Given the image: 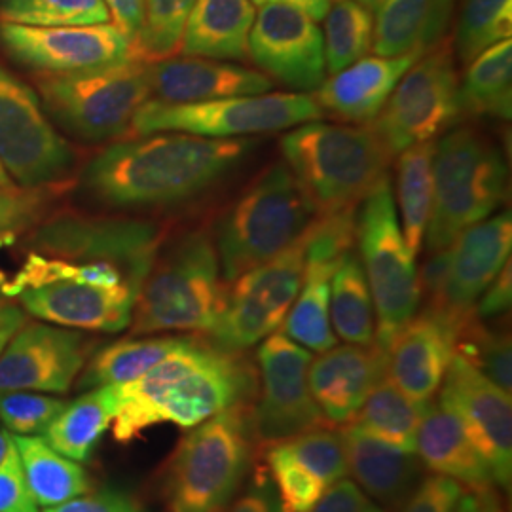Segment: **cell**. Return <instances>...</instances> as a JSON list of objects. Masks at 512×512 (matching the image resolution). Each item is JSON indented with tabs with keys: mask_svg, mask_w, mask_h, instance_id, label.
Returning <instances> with one entry per match:
<instances>
[{
	"mask_svg": "<svg viewBox=\"0 0 512 512\" xmlns=\"http://www.w3.org/2000/svg\"><path fill=\"white\" fill-rule=\"evenodd\" d=\"M256 139H207L152 133L101 150L82 171V188L114 209H154L192 202L228 179Z\"/></svg>",
	"mask_w": 512,
	"mask_h": 512,
	"instance_id": "1",
	"label": "cell"
},
{
	"mask_svg": "<svg viewBox=\"0 0 512 512\" xmlns=\"http://www.w3.org/2000/svg\"><path fill=\"white\" fill-rule=\"evenodd\" d=\"M256 385V365L243 353L222 351L192 334L139 378L112 385V437L129 444L162 423L192 429L224 410L255 403Z\"/></svg>",
	"mask_w": 512,
	"mask_h": 512,
	"instance_id": "2",
	"label": "cell"
},
{
	"mask_svg": "<svg viewBox=\"0 0 512 512\" xmlns=\"http://www.w3.org/2000/svg\"><path fill=\"white\" fill-rule=\"evenodd\" d=\"M283 162L308 196L315 215L355 211L372 186L387 175L391 154L370 126H296L281 139Z\"/></svg>",
	"mask_w": 512,
	"mask_h": 512,
	"instance_id": "3",
	"label": "cell"
},
{
	"mask_svg": "<svg viewBox=\"0 0 512 512\" xmlns=\"http://www.w3.org/2000/svg\"><path fill=\"white\" fill-rule=\"evenodd\" d=\"M251 406L224 410L179 442L165 467L169 512H230L258 461Z\"/></svg>",
	"mask_w": 512,
	"mask_h": 512,
	"instance_id": "4",
	"label": "cell"
},
{
	"mask_svg": "<svg viewBox=\"0 0 512 512\" xmlns=\"http://www.w3.org/2000/svg\"><path fill=\"white\" fill-rule=\"evenodd\" d=\"M215 239L194 230L160 251L148 272L131 317V332H194L207 336L226 306L228 283L220 277Z\"/></svg>",
	"mask_w": 512,
	"mask_h": 512,
	"instance_id": "5",
	"label": "cell"
},
{
	"mask_svg": "<svg viewBox=\"0 0 512 512\" xmlns=\"http://www.w3.org/2000/svg\"><path fill=\"white\" fill-rule=\"evenodd\" d=\"M501 148L475 128H459L435 143L433 203L425 228L429 255L444 251L467 228L492 217L509 194Z\"/></svg>",
	"mask_w": 512,
	"mask_h": 512,
	"instance_id": "6",
	"label": "cell"
},
{
	"mask_svg": "<svg viewBox=\"0 0 512 512\" xmlns=\"http://www.w3.org/2000/svg\"><path fill=\"white\" fill-rule=\"evenodd\" d=\"M315 209L285 162L268 165L220 217L215 230L226 283L268 262L300 238Z\"/></svg>",
	"mask_w": 512,
	"mask_h": 512,
	"instance_id": "7",
	"label": "cell"
},
{
	"mask_svg": "<svg viewBox=\"0 0 512 512\" xmlns=\"http://www.w3.org/2000/svg\"><path fill=\"white\" fill-rule=\"evenodd\" d=\"M361 203L355 239L374 304V344L387 353L420 308V270L404 241L389 177L374 184Z\"/></svg>",
	"mask_w": 512,
	"mask_h": 512,
	"instance_id": "8",
	"label": "cell"
},
{
	"mask_svg": "<svg viewBox=\"0 0 512 512\" xmlns=\"http://www.w3.org/2000/svg\"><path fill=\"white\" fill-rule=\"evenodd\" d=\"M325 112L310 93L277 92L224 97L202 103L148 99L131 120V133H186L207 139H241L321 120Z\"/></svg>",
	"mask_w": 512,
	"mask_h": 512,
	"instance_id": "9",
	"label": "cell"
},
{
	"mask_svg": "<svg viewBox=\"0 0 512 512\" xmlns=\"http://www.w3.org/2000/svg\"><path fill=\"white\" fill-rule=\"evenodd\" d=\"M42 105L59 126L86 141H109L129 131L148 99V63H126L86 73L46 76L38 82Z\"/></svg>",
	"mask_w": 512,
	"mask_h": 512,
	"instance_id": "10",
	"label": "cell"
},
{
	"mask_svg": "<svg viewBox=\"0 0 512 512\" xmlns=\"http://www.w3.org/2000/svg\"><path fill=\"white\" fill-rule=\"evenodd\" d=\"M308 228L285 251L228 283L226 306L205 336L215 348L245 353L281 329L302 287Z\"/></svg>",
	"mask_w": 512,
	"mask_h": 512,
	"instance_id": "11",
	"label": "cell"
},
{
	"mask_svg": "<svg viewBox=\"0 0 512 512\" xmlns=\"http://www.w3.org/2000/svg\"><path fill=\"white\" fill-rule=\"evenodd\" d=\"M459 116L458 61L452 42L442 40L404 73L372 128L395 158L404 148L435 141Z\"/></svg>",
	"mask_w": 512,
	"mask_h": 512,
	"instance_id": "12",
	"label": "cell"
},
{
	"mask_svg": "<svg viewBox=\"0 0 512 512\" xmlns=\"http://www.w3.org/2000/svg\"><path fill=\"white\" fill-rule=\"evenodd\" d=\"M311 361L310 349L302 348L279 330L256 351L258 385L251 406V425L258 454L268 446L329 427L311 397Z\"/></svg>",
	"mask_w": 512,
	"mask_h": 512,
	"instance_id": "13",
	"label": "cell"
},
{
	"mask_svg": "<svg viewBox=\"0 0 512 512\" xmlns=\"http://www.w3.org/2000/svg\"><path fill=\"white\" fill-rule=\"evenodd\" d=\"M73 148L55 131L35 92L0 67V165L25 188L59 181Z\"/></svg>",
	"mask_w": 512,
	"mask_h": 512,
	"instance_id": "14",
	"label": "cell"
},
{
	"mask_svg": "<svg viewBox=\"0 0 512 512\" xmlns=\"http://www.w3.org/2000/svg\"><path fill=\"white\" fill-rule=\"evenodd\" d=\"M437 401L458 418L463 431L486 461L495 486L501 492H509L512 480L511 393L454 353Z\"/></svg>",
	"mask_w": 512,
	"mask_h": 512,
	"instance_id": "15",
	"label": "cell"
},
{
	"mask_svg": "<svg viewBox=\"0 0 512 512\" xmlns=\"http://www.w3.org/2000/svg\"><path fill=\"white\" fill-rule=\"evenodd\" d=\"M0 46L21 65L48 76L86 73L135 59L131 42L112 23L31 27L2 21Z\"/></svg>",
	"mask_w": 512,
	"mask_h": 512,
	"instance_id": "16",
	"label": "cell"
},
{
	"mask_svg": "<svg viewBox=\"0 0 512 512\" xmlns=\"http://www.w3.org/2000/svg\"><path fill=\"white\" fill-rule=\"evenodd\" d=\"M247 57L291 92H315L327 80L323 31L289 4H264L249 33Z\"/></svg>",
	"mask_w": 512,
	"mask_h": 512,
	"instance_id": "17",
	"label": "cell"
},
{
	"mask_svg": "<svg viewBox=\"0 0 512 512\" xmlns=\"http://www.w3.org/2000/svg\"><path fill=\"white\" fill-rule=\"evenodd\" d=\"M93 351L95 340L80 330L27 321L0 353V393H69Z\"/></svg>",
	"mask_w": 512,
	"mask_h": 512,
	"instance_id": "18",
	"label": "cell"
},
{
	"mask_svg": "<svg viewBox=\"0 0 512 512\" xmlns=\"http://www.w3.org/2000/svg\"><path fill=\"white\" fill-rule=\"evenodd\" d=\"M511 211H501L467 228L446 247V274L439 294L425 304L459 334L475 319L476 300L511 260Z\"/></svg>",
	"mask_w": 512,
	"mask_h": 512,
	"instance_id": "19",
	"label": "cell"
},
{
	"mask_svg": "<svg viewBox=\"0 0 512 512\" xmlns=\"http://www.w3.org/2000/svg\"><path fill=\"white\" fill-rule=\"evenodd\" d=\"M139 291L97 287L73 281H48L23 287L12 298L38 321L76 330L120 332L128 329Z\"/></svg>",
	"mask_w": 512,
	"mask_h": 512,
	"instance_id": "20",
	"label": "cell"
},
{
	"mask_svg": "<svg viewBox=\"0 0 512 512\" xmlns=\"http://www.w3.org/2000/svg\"><path fill=\"white\" fill-rule=\"evenodd\" d=\"M456 338L442 315L423 308L387 351V378L414 403L433 401L456 353Z\"/></svg>",
	"mask_w": 512,
	"mask_h": 512,
	"instance_id": "21",
	"label": "cell"
},
{
	"mask_svg": "<svg viewBox=\"0 0 512 512\" xmlns=\"http://www.w3.org/2000/svg\"><path fill=\"white\" fill-rule=\"evenodd\" d=\"M387 376V353L376 344L334 346L308 370L311 397L329 427L348 425L368 393Z\"/></svg>",
	"mask_w": 512,
	"mask_h": 512,
	"instance_id": "22",
	"label": "cell"
},
{
	"mask_svg": "<svg viewBox=\"0 0 512 512\" xmlns=\"http://www.w3.org/2000/svg\"><path fill=\"white\" fill-rule=\"evenodd\" d=\"M340 433L353 482L385 512L403 511L427 476L420 456L374 439L351 423L342 425Z\"/></svg>",
	"mask_w": 512,
	"mask_h": 512,
	"instance_id": "23",
	"label": "cell"
},
{
	"mask_svg": "<svg viewBox=\"0 0 512 512\" xmlns=\"http://www.w3.org/2000/svg\"><path fill=\"white\" fill-rule=\"evenodd\" d=\"M150 92L165 103H202L224 97L268 93L274 82L266 74L230 61L186 57L148 63Z\"/></svg>",
	"mask_w": 512,
	"mask_h": 512,
	"instance_id": "24",
	"label": "cell"
},
{
	"mask_svg": "<svg viewBox=\"0 0 512 512\" xmlns=\"http://www.w3.org/2000/svg\"><path fill=\"white\" fill-rule=\"evenodd\" d=\"M420 57H363L344 71L332 74L313 92V99L323 112L355 126H366L378 118L404 73Z\"/></svg>",
	"mask_w": 512,
	"mask_h": 512,
	"instance_id": "25",
	"label": "cell"
},
{
	"mask_svg": "<svg viewBox=\"0 0 512 512\" xmlns=\"http://www.w3.org/2000/svg\"><path fill=\"white\" fill-rule=\"evenodd\" d=\"M416 454L427 473L450 478L465 492L482 494L497 488L486 461L463 431L458 418L437 397L423 406Z\"/></svg>",
	"mask_w": 512,
	"mask_h": 512,
	"instance_id": "26",
	"label": "cell"
},
{
	"mask_svg": "<svg viewBox=\"0 0 512 512\" xmlns=\"http://www.w3.org/2000/svg\"><path fill=\"white\" fill-rule=\"evenodd\" d=\"M458 0H382L372 50L380 57L423 55L442 42Z\"/></svg>",
	"mask_w": 512,
	"mask_h": 512,
	"instance_id": "27",
	"label": "cell"
},
{
	"mask_svg": "<svg viewBox=\"0 0 512 512\" xmlns=\"http://www.w3.org/2000/svg\"><path fill=\"white\" fill-rule=\"evenodd\" d=\"M255 16L251 0H198L184 25L181 52L186 57L243 61Z\"/></svg>",
	"mask_w": 512,
	"mask_h": 512,
	"instance_id": "28",
	"label": "cell"
},
{
	"mask_svg": "<svg viewBox=\"0 0 512 512\" xmlns=\"http://www.w3.org/2000/svg\"><path fill=\"white\" fill-rule=\"evenodd\" d=\"M116 397L112 385L84 391L67 401L42 433L55 452L78 463L90 461L105 431L112 425Z\"/></svg>",
	"mask_w": 512,
	"mask_h": 512,
	"instance_id": "29",
	"label": "cell"
},
{
	"mask_svg": "<svg viewBox=\"0 0 512 512\" xmlns=\"http://www.w3.org/2000/svg\"><path fill=\"white\" fill-rule=\"evenodd\" d=\"M27 490L38 509L54 507L92 492V476L82 463L61 456L40 437L12 435Z\"/></svg>",
	"mask_w": 512,
	"mask_h": 512,
	"instance_id": "30",
	"label": "cell"
},
{
	"mask_svg": "<svg viewBox=\"0 0 512 512\" xmlns=\"http://www.w3.org/2000/svg\"><path fill=\"white\" fill-rule=\"evenodd\" d=\"M340 260L306 255L302 287L281 329L296 344L323 353L338 344L330 325V279Z\"/></svg>",
	"mask_w": 512,
	"mask_h": 512,
	"instance_id": "31",
	"label": "cell"
},
{
	"mask_svg": "<svg viewBox=\"0 0 512 512\" xmlns=\"http://www.w3.org/2000/svg\"><path fill=\"white\" fill-rule=\"evenodd\" d=\"M459 84V112L475 118L511 120L512 42H497L476 55Z\"/></svg>",
	"mask_w": 512,
	"mask_h": 512,
	"instance_id": "32",
	"label": "cell"
},
{
	"mask_svg": "<svg viewBox=\"0 0 512 512\" xmlns=\"http://www.w3.org/2000/svg\"><path fill=\"white\" fill-rule=\"evenodd\" d=\"M188 338L190 336H148L109 344L93 351L74 385L80 391H90L105 385L128 384L158 365L173 349L181 348Z\"/></svg>",
	"mask_w": 512,
	"mask_h": 512,
	"instance_id": "33",
	"label": "cell"
},
{
	"mask_svg": "<svg viewBox=\"0 0 512 512\" xmlns=\"http://www.w3.org/2000/svg\"><path fill=\"white\" fill-rule=\"evenodd\" d=\"M330 325L334 334L355 346L376 340V317L361 258L353 249L340 258L330 279Z\"/></svg>",
	"mask_w": 512,
	"mask_h": 512,
	"instance_id": "34",
	"label": "cell"
},
{
	"mask_svg": "<svg viewBox=\"0 0 512 512\" xmlns=\"http://www.w3.org/2000/svg\"><path fill=\"white\" fill-rule=\"evenodd\" d=\"M397 156V200L403 220V236L410 253L416 256L423 247L433 203L435 141L404 148Z\"/></svg>",
	"mask_w": 512,
	"mask_h": 512,
	"instance_id": "35",
	"label": "cell"
},
{
	"mask_svg": "<svg viewBox=\"0 0 512 512\" xmlns=\"http://www.w3.org/2000/svg\"><path fill=\"white\" fill-rule=\"evenodd\" d=\"M425 404L414 403L387 376L376 385L351 425L389 446L416 452V437Z\"/></svg>",
	"mask_w": 512,
	"mask_h": 512,
	"instance_id": "36",
	"label": "cell"
},
{
	"mask_svg": "<svg viewBox=\"0 0 512 512\" xmlns=\"http://www.w3.org/2000/svg\"><path fill=\"white\" fill-rule=\"evenodd\" d=\"M323 19L327 73H340L368 54L374 38V12L355 0H332Z\"/></svg>",
	"mask_w": 512,
	"mask_h": 512,
	"instance_id": "37",
	"label": "cell"
},
{
	"mask_svg": "<svg viewBox=\"0 0 512 512\" xmlns=\"http://www.w3.org/2000/svg\"><path fill=\"white\" fill-rule=\"evenodd\" d=\"M512 0H461L452 50L456 61L469 65L497 42L511 38Z\"/></svg>",
	"mask_w": 512,
	"mask_h": 512,
	"instance_id": "38",
	"label": "cell"
},
{
	"mask_svg": "<svg viewBox=\"0 0 512 512\" xmlns=\"http://www.w3.org/2000/svg\"><path fill=\"white\" fill-rule=\"evenodd\" d=\"M0 18L31 27H84L109 23L103 0H4Z\"/></svg>",
	"mask_w": 512,
	"mask_h": 512,
	"instance_id": "39",
	"label": "cell"
},
{
	"mask_svg": "<svg viewBox=\"0 0 512 512\" xmlns=\"http://www.w3.org/2000/svg\"><path fill=\"white\" fill-rule=\"evenodd\" d=\"M258 456L264 458V469L274 484L283 512H310L329 488L296 461L281 442L264 448Z\"/></svg>",
	"mask_w": 512,
	"mask_h": 512,
	"instance_id": "40",
	"label": "cell"
},
{
	"mask_svg": "<svg viewBox=\"0 0 512 512\" xmlns=\"http://www.w3.org/2000/svg\"><path fill=\"white\" fill-rule=\"evenodd\" d=\"M198 0H147L145 27L133 44L137 61H162L181 50L184 25Z\"/></svg>",
	"mask_w": 512,
	"mask_h": 512,
	"instance_id": "41",
	"label": "cell"
},
{
	"mask_svg": "<svg viewBox=\"0 0 512 512\" xmlns=\"http://www.w3.org/2000/svg\"><path fill=\"white\" fill-rule=\"evenodd\" d=\"M456 353L478 368L488 380L511 393L512 346L509 332L490 329L475 317L459 330Z\"/></svg>",
	"mask_w": 512,
	"mask_h": 512,
	"instance_id": "42",
	"label": "cell"
},
{
	"mask_svg": "<svg viewBox=\"0 0 512 512\" xmlns=\"http://www.w3.org/2000/svg\"><path fill=\"white\" fill-rule=\"evenodd\" d=\"M281 444L327 486L348 476L344 439L336 427H319Z\"/></svg>",
	"mask_w": 512,
	"mask_h": 512,
	"instance_id": "43",
	"label": "cell"
},
{
	"mask_svg": "<svg viewBox=\"0 0 512 512\" xmlns=\"http://www.w3.org/2000/svg\"><path fill=\"white\" fill-rule=\"evenodd\" d=\"M67 401L35 391H2L0 423L10 435L38 437L46 431Z\"/></svg>",
	"mask_w": 512,
	"mask_h": 512,
	"instance_id": "44",
	"label": "cell"
},
{
	"mask_svg": "<svg viewBox=\"0 0 512 512\" xmlns=\"http://www.w3.org/2000/svg\"><path fill=\"white\" fill-rule=\"evenodd\" d=\"M42 196L0 188V239L10 238L33 224L42 209Z\"/></svg>",
	"mask_w": 512,
	"mask_h": 512,
	"instance_id": "45",
	"label": "cell"
},
{
	"mask_svg": "<svg viewBox=\"0 0 512 512\" xmlns=\"http://www.w3.org/2000/svg\"><path fill=\"white\" fill-rule=\"evenodd\" d=\"M465 490L458 482L444 476H425L418 492L401 512H454Z\"/></svg>",
	"mask_w": 512,
	"mask_h": 512,
	"instance_id": "46",
	"label": "cell"
},
{
	"mask_svg": "<svg viewBox=\"0 0 512 512\" xmlns=\"http://www.w3.org/2000/svg\"><path fill=\"white\" fill-rule=\"evenodd\" d=\"M0 512H40L27 490L14 440L8 458L0 465Z\"/></svg>",
	"mask_w": 512,
	"mask_h": 512,
	"instance_id": "47",
	"label": "cell"
},
{
	"mask_svg": "<svg viewBox=\"0 0 512 512\" xmlns=\"http://www.w3.org/2000/svg\"><path fill=\"white\" fill-rule=\"evenodd\" d=\"M141 505L133 495L116 490L103 488L97 492L78 495L65 503L54 507H46L42 512H139Z\"/></svg>",
	"mask_w": 512,
	"mask_h": 512,
	"instance_id": "48",
	"label": "cell"
},
{
	"mask_svg": "<svg viewBox=\"0 0 512 512\" xmlns=\"http://www.w3.org/2000/svg\"><path fill=\"white\" fill-rule=\"evenodd\" d=\"M310 512H385L348 478L330 484Z\"/></svg>",
	"mask_w": 512,
	"mask_h": 512,
	"instance_id": "49",
	"label": "cell"
},
{
	"mask_svg": "<svg viewBox=\"0 0 512 512\" xmlns=\"http://www.w3.org/2000/svg\"><path fill=\"white\" fill-rule=\"evenodd\" d=\"M230 512H283L274 484L262 465L255 463L251 484L241 490Z\"/></svg>",
	"mask_w": 512,
	"mask_h": 512,
	"instance_id": "50",
	"label": "cell"
},
{
	"mask_svg": "<svg viewBox=\"0 0 512 512\" xmlns=\"http://www.w3.org/2000/svg\"><path fill=\"white\" fill-rule=\"evenodd\" d=\"M512 275L511 260L503 266V270L495 275L488 289L476 300L475 315L480 321H488L495 317H503L511 310Z\"/></svg>",
	"mask_w": 512,
	"mask_h": 512,
	"instance_id": "51",
	"label": "cell"
},
{
	"mask_svg": "<svg viewBox=\"0 0 512 512\" xmlns=\"http://www.w3.org/2000/svg\"><path fill=\"white\" fill-rule=\"evenodd\" d=\"M109 16L112 18V25L118 27L124 37L131 42V50L135 40L141 35L145 27V16H147V0H103Z\"/></svg>",
	"mask_w": 512,
	"mask_h": 512,
	"instance_id": "52",
	"label": "cell"
},
{
	"mask_svg": "<svg viewBox=\"0 0 512 512\" xmlns=\"http://www.w3.org/2000/svg\"><path fill=\"white\" fill-rule=\"evenodd\" d=\"M25 323H27V313L0 287V353Z\"/></svg>",
	"mask_w": 512,
	"mask_h": 512,
	"instance_id": "53",
	"label": "cell"
},
{
	"mask_svg": "<svg viewBox=\"0 0 512 512\" xmlns=\"http://www.w3.org/2000/svg\"><path fill=\"white\" fill-rule=\"evenodd\" d=\"M255 6H264V4H289L304 14H308L315 21H323L329 12L330 2L332 0H251Z\"/></svg>",
	"mask_w": 512,
	"mask_h": 512,
	"instance_id": "54",
	"label": "cell"
},
{
	"mask_svg": "<svg viewBox=\"0 0 512 512\" xmlns=\"http://www.w3.org/2000/svg\"><path fill=\"white\" fill-rule=\"evenodd\" d=\"M478 495L480 505H482V512H505L503 503H501V495L497 492V488H492L488 492H482Z\"/></svg>",
	"mask_w": 512,
	"mask_h": 512,
	"instance_id": "55",
	"label": "cell"
},
{
	"mask_svg": "<svg viewBox=\"0 0 512 512\" xmlns=\"http://www.w3.org/2000/svg\"><path fill=\"white\" fill-rule=\"evenodd\" d=\"M454 512H482V505H480L478 495L465 492V494L461 495V499H459Z\"/></svg>",
	"mask_w": 512,
	"mask_h": 512,
	"instance_id": "56",
	"label": "cell"
},
{
	"mask_svg": "<svg viewBox=\"0 0 512 512\" xmlns=\"http://www.w3.org/2000/svg\"><path fill=\"white\" fill-rule=\"evenodd\" d=\"M355 2L363 4L366 10H370V12H374V14H376V10H378L380 4H382V0H355Z\"/></svg>",
	"mask_w": 512,
	"mask_h": 512,
	"instance_id": "57",
	"label": "cell"
},
{
	"mask_svg": "<svg viewBox=\"0 0 512 512\" xmlns=\"http://www.w3.org/2000/svg\"><path fill=\"white\" fill-rule=\"evenodd\" d=\"M0 188H12V179L6 175L2 165H0Z\"/></svg>",
	"mask_w": 512,
	"mask_h": 512,
	"instance_id": "58",
	"label": "cell"
}]
</instances>
